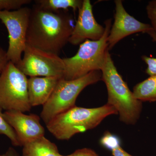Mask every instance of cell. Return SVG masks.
I'll list each match as a JSON object with an SVG mask.
<instances>
[{
    "mask_svg": "<svg viewBox=\"0 0 156 156\" xmlns=\"http://www.w3.org/2000/svg\"><path fill=\"white\" fill-rule=\"evenodd\" d=\"M74 26L72 15L66 11L52 12L35 4L31 9L27 44L59 55L68 43Z\"/></svg>",
    "mask_w": 156,
    "mask_h": 156,
    "instance_id": "6da1fadb",
    "label": "cell"
},
{
    "mask_svg": "<svg viewBox=\"0 0 156 156\" xmlns=\"http://www.w3.org/2000/svg\"><path fill=\"white\" fill-rule=\"evenodd\" d=\"M101 71L107 90L106 104L116 110L121 122L126 125H135L142 111V102L135 98L118 72L109 51Z\"/></svg>",
    "mask_w": 156,
    "mask_h": 156,
    "instance_id": "7a4b0ae2",
    "label": "cell"
},
{
    "mask_svg": "<svg viewBox=\"0 0 156 156\" xmlns=\"http://www.w3.org/2000/svg\"><path fill=\"white\" fill-rule=\"evenodd\" d=\"M117 114L116 110L107 104L94 108L75 106L53 118L46 127L56 139L69 140L76 134L96 128L108 116Z\"/></svg>",
    "mask_w": 156,
    "mask_h": 156,
    "instance_id": "3957f363",
    "label": "cell"
},
{
    "mask_svg": "<svg viewBox=\"0 0 156 156\" xmlns=\"http://www.w3.org/2000/svg\"><path fill=\"white\" fill-rule=\"evenodd\" d=\"M103 36L98 41L87 40L80 44L74 56L63 58L64 71L63 78L67 80H75L94 71L100 70L103 66L108 50V38L112 25V19L104 22Z\"/></svg>",
    "mask_w": 156,
    "mask_h": 156,
    "instance_id": "277c9868",
    "label": "cell"
},
{
    "mask_svg": "<svg viewBox=\"0 0 156 156\" xmlns=\"http://www.w3.org/2000/svg\"><path fill=\"white\" fill-rule=\"evenodd\" d=\"M101 71H94L75 80H59L47 102L43 105L41 117L46 125L58 115L76 106L78 96L85 88L102 80Z\"/></svg>",
    "mask_w": 156,
    "mask_h": 156,
    "instance_id": "5b68a950",
    "label": "cell"
},
{
    "mask_svg": "<svg viewBox=\"0 0 156 156\" xmlns=\"http://www.w3.org/2000/svg\"><path fill=\"white\" fill-rule=\"evenodd\" d=\"M29 100L28 79L11 61L0 75V108L5 111L25 112L31 109Z\"/></svg>",
    "mask_w": 156,
    "mask_h": 156,
    "instance_id": "8992f818",
    "label": "cell"
},
{
    "mask_svg": "<svg viewBox=\"0 0 156 156\" xmlns=\"http://www.w3.org/2000/svg\"><path fill=\"white\" fill-rule=\"evenodd\" d=\"M31 9L24 7L13 11H0V20L9 34V46L6 51L9 61L17 65L22 59L27 44L26 37Z\"/></svg>",
    "mask_w": 156,
    "mask_h": 156,
    "instance_id": "52a82bcc",
    "label": "cell"
},
{
    "mask_svg": "<svg viewBox=\"0 0 156 156\" xmlns=\"http://www.w3.org/2000/svg\"><path fill=\"white\" fill-rule=\"evenodd\" d=\"M21 61L16 65L30 77L63 78L64 63L58 55L48 53L26 44Z\"/></svg>",
    "mask_w": 156,
    "mask_h": 156,
    "instance_id": "ba28073f",
    "label": "cell"
},
{
    "mask_svg": "<svg viewBox=\"0 0 156 156\" xmlns=\"http://www.w3.org/2000/svg\"><path fill=\"white\" fill-rule=\"evenodd\" d=\"M114 2V22L108 38V50L130 35L140 32L147 34L153 30L150 24L140 22L128 14L124 8L122 1L115 0Z\"/></svg>",
    "mask_w": 156,
    "mask_h": 156,
    "instance_id": "9c48e42d",
    "label": "cell"
},
{
    "mask_svg": "<svg viewBox=\"0 0 156 156\" xmlns=\"http://www.w3.org/2000/svg\"><path fill=\"white\" fill-rule=\"evenodd\" d=\"M105 31V27L95 20L90 1L83 0L69 43L77 45L88 40L98 41L103 36Z\"/></svg>",
    "mask_w": 156,
    "mask_h": 156,
    "instance_id": "30bf717a",
    "label": "cell"
},
{
    "mask_svg": "<svg viewBox=\"0 0 156 156\" xmlns=\"http://www.w3.org/2000/svg\"><path fill=\"white\" fill-rule=\"evenodd\" d=\"M3 116L16 132L20 146L44 136V128L36 114L9 111L4 112Z\"/></svg>",
    "mask_w": 156,
    "mask_h": 156,
    "instance_id": "8fae6325",
    "label": "cell"
},
{
    "mask_svg": "<svg viewBox=\"0 0 156 156\" xmlns=\"http://www.w3.org/2000/svg\"><path fill=\"white\" fill-rule=\"evenodd\" d=\"M60 77H30L28 79L29 100L31 106L44 105L56 88Z\"/></svg>",
    "mask_w": 156,
    "mask_h": 156,
    "instance_id": "7c38bea8",
    "label": "cell"
},
{
    "mask_svg": "<svg viewBox=\"0 0 156 156\" xmlns=\"http://www.w3.org/2000/svg\"><path fill=\"white\" fill-rule=\"evenodd\" d=\"M23 147L22 156H62L56 144L44 136Z\"/></svg>",
    "mask_w": 156,
    "mask_h": 156,
    "instance_id": "4fadbf2b",
    "label": "cell"
},
{
    "mask_svg": "<svg viewBox=\"0 0 156 156\" xmlns=\"http://www.w3.org/2000/svg\"><path fill=\"white\" fill-rule=\"evenodd\" d=\"M133 93L135 98L142 102L156 101V75L150 76L135 85Z\"/></svg>",
    "mask_w": 156,
    "mask_h": 156,
    "instance_id": "5bb4252c",
    "label": "cell"
},
{
    "mask_svg": "<svg viewBox=\"0 0 156 156\" xmlns=\"http://www.w3.org/2000/svg\"><path fill=\"white\" fill-rule=\"evenodd\" d=\"M34 2L41 8L54 12L66 11L70 8L75 12L80 9L83 3L82 0H36Z\"/></svg>",
    "mask_w": 156,
    "mask_h": 156,
    "instance_id": "9a60e30c",
    "label": "cell"
},
{
    "mask_svg": "<svg viewBox=\"0 0 156 156\" xmlns=\"http://www.w3.org/2000/svg\"><path fill=\"white\" fill-rule=\"evenodd\" d=\"M2 111V110L0 108V134L7 136L14 146H20L16 132L5 119Z\"/></svg>",
    "mask_w": 156,
    "mask_h": 156,
    "instance_id": "2e32d148",
    "label": "cell"
},
{
    "mask_svg": "<svg viewBox=\"0 0 156 156\" xmlns=\"http://www.w3.org/2000/svg\"><path fill=\"white\" fill-rule=\"evenodd\" d=\"M99 142L102 147L111 151L121 146V140L119 137L108 131L105 132L100 138Z\"/></svg>",
    "mask_w": 156,
    "mask_h": 156,
    "instance_id": "e0dca14e",
    "label": "cell"
},
{
    "mask_svg": "<svg viewBox=\"0 0 156 156\" xmlns=\"http://www.w3.org/2000/svg\"><path fill=\"white\" fill-rule=\"evenodd\" d=\"M30 2V0H0V11H15Z\"/></svg>",
    "mask_w": 156,
    "mask_h": 156,
    "instance_id": "ac0fdd59",
    "label": "cell"
},
{
    "mask_svg": "<svg viewBox=\"0 0 156 156\" xmlns=\"http://www.w3.org/2000/svg\"><path fill=\"white\" fill-rule=\"evenodd\" d=\"M147 34L156 43V33L154 30L149 32ZM141 58L147 66V68L146 69V73L150 76L156 75V58H152L147 56H142Z\"/></svg>",
    "mask_w": 156,
    "mask_h": 156,
    "instance_id": "d6986e66",
    "label": "cell"
},
{
    "mask_svg": "<svg viewBox=\"0 0 156 156\" xmlns=\"http://www.w3.org/2000/svg\"><path fill=\"white\" fill-rule=\"evenodd\" d=\"M147 14L151 22V26L156 33V0L149 2L146 7Z\"/></svg>",
    "mask_w": 156,
    "mask_h": 156,
    "instance_id": "ffe728a7",
    "label": "cell"
},
{
    "mask_svg": "<svg viewBox=\"0 0 156 156\" xmlns=\"http://www.w3.org/2000/svg\"><path fill=\"white\" fill-rule=\"evenodd\" d=\"M62 156H99L95 151L89 148H83L75 151L73 153Z\"/></svg>",
    "mask_w": 156,
    "mask_h": 156,
    "instance_id": "44dd1931",
    "label": "cell"
},
{
    "mask_svg": "<svg viewBox=\"0 0 156 156\" xmlns=\"http://www.w3.org/2000/svg\"><path fill=\"white\" fill-rule=\"evenodd\" d=\"M9 61L6 55V51L0 47V75Z\"/></svg>",
    "mask_w": 156,
    "mask_h": 156,
    "instance_id": "7402d4cb",
    "label": "cell"
},
{
    "mask_svg": "<svg viewBox=\"0 0 156 156\" xmlns=\"http://www.w3.org/2000/svg\"><path fill=\"white\" fill-rule=\"evenodd\" d=\"M112 153L113 156H134L124 150L121 146L112 151Z\"/></svg>",
    "mask_w": 156,
    "mask_h": 156,
    "instance_id": "603a6c76",
    "label": "cell"
},
{
    "mask_svg": "<svg viewBox=\"0 0 156 156\" xmlns=\"http://www.w3.org/2000/svg\"><path fill=\"white\" fill-rule=\"evenodd\" d=\"M1 156H20L19 154L14 148L10 147L9 148L5 154L1 155Z\"/></svg>",
    "mask_w": 156,
    "mask_h": 156,
    "instance_id": "cb8c5ba5",
    "label": "cell"
},
{
    "mask_svg": "<svg viewBox=\"0 0 156 156\" xmlns=\"http://www.w3.org/2000/svg\"><path fill=\"white\" fill-rule=\"evenodd\" d=\"M0 156H1V155H0Z\"/></svg>",
    "mask_w": 156,
    "mask_h": 156,
    "instance_id": "d4e9b609",
    "label": "cell"
}]
</instances>
